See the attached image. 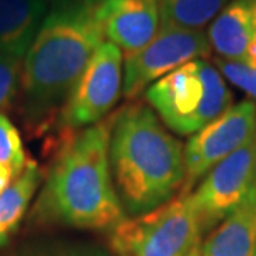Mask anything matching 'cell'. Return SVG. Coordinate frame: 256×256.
<instances>
[{"instance_id": "6da1fadb", "label": "cell", "mask_w": 256, "mask_h": 256, "mask_svg": "<svg viewBox=\"0 0 256 256\" xmlns=\"http://www.w3.org/2000/svg\"><path fill=\"white\" fill-rule=\"evenodd\" d=\"M114 120L84 128L66 142L37 200L38 220L86 230H114L124 222L110 170Z\"/></svg>"}, {"instance_id": "7a4b0ae2", "label": "cell", "mask_w": 256, "mask_h": 256, "mask_svg": "<svg viewBox=\"0 0 256 256\" xmlns=\"http://www.w3.org/2000/svg\"><path fill=\"white\" fill-rule=\"evenodd\" d=\"M104 37L90 5H62L47 15L22 65V110L30 125H44L65 106Z\"/></svg>"}, {"instance_id": "3957f363", "label": "cell", "mask_w": 256, "mask_h": 256, "mask_svg": "<svg viewBox=\"0 0 256 256\" xmlns=\"http://www.w3.org/2000/svg\"><path fill=\"white\" fill-rule=\"evenodd\" d=\"M110 170L122 206L140 216L183 188L185 152L150 106L130 105L114 120Z\"/></svg>"}, {"instance_id": "277c9868", "label": "cell", "mask_w": 256, "mask_h": 256, "mask_svg": "<svg viewBox=\"0 0 256 256\" xmlns=\"http://www.w3.org/2000/svg\"><path fill=\"white\" fill-rule=\"evenodd\" d=\"M146 100L170 130L194 135L224 114L233 96L220 70L198 58L148 86Z\"/></svg>"}, {"instance_id": "5b68a950", "label": "cell", "mask_w": 256, "mask_h": 256, "mask_svg": "<svg viewBox=\"0 0 256 256\" xmlns=\"http://www.w3.org/2000/svg\"><path fill=\"white\" fill-rule=\"evenodd\" d=\"M202 234L192 193L182 192L152 212L125 218L114 228L112 248L120 256H192Z\"/></svg>"}, {"instance_id": "8992f818", "label": "cell", "mask_w": 256, "mask_h": 256, "mask_svg": "<svg viewBox=\"0 0 256 256\" xmlns=\"http://www.w3.org/2000/svg\"><path fill=\"white\" fill-rule=\"evenodd\" d=\"M124 94V54L104 42L90 58L64 106L60 122L66 130L100 124Z\"/></svg>"}, {"instance_id": "52a82bcc", "label": "cell", "mask_w": 256, "mask_h": 256, "mask_svg": "<svg viewBox=\"0 0 256 256\" xmlns=\"http://www.w3.org/2000/svg\"><path fill=\"white\" fill-rule=\"evenodd\" d=\"M208 35L203 30H185L162 24L155 38L124 66V95L136 98L155 82L188 62L210 54Z\"/></svg>"}, {"instance_id": "ba28073f", "label": "cell", "mask_w": 256, "mask_h": 256, "mask_svg": "<svg viewBox=\"0 0 256 256\" xmlns=\"http://www.w3.org/2000/svg\"><path fill=\"white\" fill-rule=\"evenodd\" d=\"M256 132V104L244 100L214 118L190 138L185 152V183L182 192L192 188L218 163L243 146Z\"/></svg>"}, {"instance_id": "9c48e42d", "label": "cell", "mask_w": 256, "mask_h": 256, "mask_svg": "<svg viewBox=\"0 0 256 256\" xmlns=\"http://www.w3.org/2000/svg\"><path fill=\"white\" fill-rule=\"evenodd\" d=\"M256 185V132L236 152L218 163L192 193L203 233L223 222Z\"/></svg>"}, {"instance_id": "30bf717a", "label": "cell", "mask_w": 256, "mask_h": 256, "mask_svg": "<svg viewBox=\"0 0 256 256\" xmlns=\"http://www.w3.org/2000/svg\"><path fill=\"white\" fill-rule=\"evenodd\" d=\"M95 14L105 37L126 57L145 48L162 27L158 0H106Z\"/></svg>"}, {"instance_id": "8fae6325", "label": "cell", "mask_w": 256, "mask_h": 256, "mask_svg": "<svg viewBox=\"0 0 256 256\" xmlns=\"http://www.w3.org/2000/svg\"><path fill=\"white\" fill-rule=\"evenodd\" d=\"M254 8L256 0H232L212 22L208 42L220 58L246 64L253 38Z\"/></svg>"}, {"instance_id": "7c38bea8", "label": "cell", "mask_w": 256, "mask_h": 256, "mask_svg": "<svg viewBox=\"0 0 256 256\" xmlns=\"http://www.w3.org/2000/svg\"><path fill=\"white\" fill-rule=\"evenodd\" d=\"M50 0H0V54L22 58L47 18Z\"/></svg>"}, {"instance_id": "4fadbf2b", "label": "cell", "mask_w": 256, "mask_h": 256, "mask_svg": "<svg viewBox=\"0 0 256 256\" xmlns=\"http://www.w3.org/2000/svg\"><path fill=\"white\" fill-rule=\"evenodd\" d=\"M203 256H256V185L206 238Z\"/></svg>"}, {"instance_id": "5bb4252c", "label": "cell", "mask_w": 256, "mask_h": 256, "mask_svg": "<svg viewBox=\"0 0 256 256\" xmlns=\"http://www.w3.org/2000/svg\"><path fill=\"white\" fill-rule=\"evenodd\" d=\"M38 183V168L34 163H28L27 168L0 193V248L8 242L10 234L25 216Z\"/></svg>"}, {"instance_id": "9a60e30c", "label": "cell", "mask_w": 256, "mask_h": 256, "mask_svg": "<svg viewBox=\"0 0 256 256\" xmlns=\"http://www.w3.org/2000/svg\"><path fill=\"white\" fill-rule=\"evenodd\" d=\"M232 0H158L162 24L185 30H203Z\"/></svg>"}, {"instance_id": "2e32d148", "label": "cell", "mask_w": 256, "mask_h": 256, "mask_svg": "<svg viewBox=\"0 0 256 256\" xmlns=\"http://www.w3.org/2000/svg\"><path fill=\"white\" fill-rule=\"evenodd\" d=\"M0 165L8 166L15 176H18L28 165L20 133L4 114H0Z\"/></svg>"}, {"instance_id": "e0dca14e", "label": "cell", "mask_w": 256, "mask_h": 256, "mask_svg": "<svg viewBox=\"0 0 256 256\" xmlns=\"http://www.w3.org/2000/svg\"><path fill=\"white\" fill-rule=\"evenodd\" d=\"M22 78V58L0 54V114L12 105Z\"/></svg>"}, {"instance_id": "ac0fdd59", "label": "cell", "mask_w": 256, "mask_h": 256, "mask_svg": "<svg viewBox=\"0 0 256 256\" xmlns=\"http://www.w3.org/2000/svg\"><path fill=\"white\" fill-rule=\"evenodd\" d=\"M218 70L224 78H228L233 85L256 100V68L243 62H230V60H218Z\"/></svg>"}, {"instance_id": "d6986e66", "label": "cell", "mask_w": 256, "mask_h": 256, "mask_svg": "<svg viewBox=\"0 0 256 256\" xmlns=\"http://www.w3.org/2000/svg\"><path fill=\"white\" fill-rule=\"evenodd\" d=\"M14 180H15V173L10 170L8 166L0 165V193H2Z\"/></svg>"}, {"instance_id": "ffe728a7", "label": "cell", "mask_w": 256, "mask_h": 256, "mask_svg": "<svg viewBox=\"0 0 256 256\" xmlns=\"http://www.w3.org/2000/svg\"><path fill=\"white\" fill-rule=\"evenodd\" d=\"M246 65L256 68V8H254V20H253V38H252V45H250Z\"/></svg>"}, {"instance_id": "44dd1931", "label": "cell", "mask_w": 256, "mask_h": 256, "mask_svg": "<svg viewBox=\"0 0 256 256\" xmlns=\"http://www.w3.org/2000/svg\"><path fill=\"white\" fill-rule=\"evenodd\" d=\"M104 2H106V0H82V4L90 5V7H98V5H102Z\"/></svg>"}, {"instance_id": "7402d4cb", "label": "cell", "mask_w": 256, "mask_h": 256, "mask_svg": "<svg viewBox=\"0 0 256 256\" xmlns=\"http://www.w3.org/2000/svg\"><path fill=\"white\" fill-rule=\"evenodd\" d=\"M68 256H104L98 253H78V254H68Z\"/></svg>"}, {"instance_id": "603a6c76", "label": "cell", "mask_w": 256, "mask_h": 256, "mask_svg": "<svg viewBox=\"0 0 256 256\" xmlns=\"http://www.w3.org/2000/svg\"><path fill=\"white\" fill-rule=\"evenodd\" d=\"M192 256H203V254H200V253H198V252H194V253H193V254H192Z\"/></svg>"}]
</instances>
